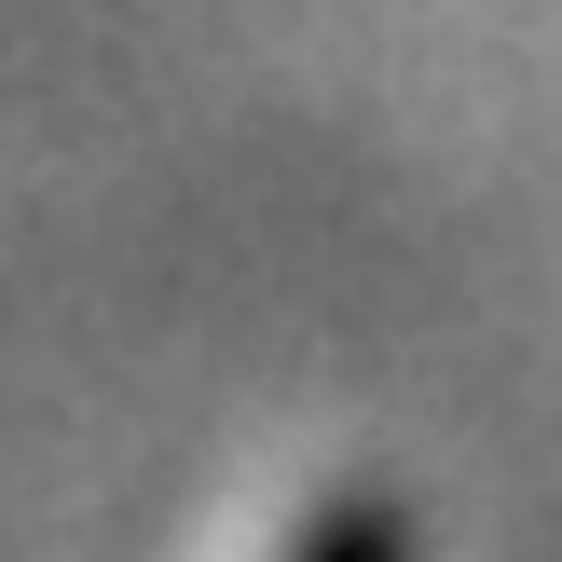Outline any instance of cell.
<instances>
[{"label": "cell", "mask_w": 562, "mask_h": 562, "mask_svg": "<svg viewBox=\"0 0 562 562\" xmlns=\"http://www.w3.org/2000/svg\"><path fill=\"white\" fill-rule=\"evenodd\" d=\"M289 562H412V521L357 494V508H316V521H302V549H289Z\"/></svg>", "instance_id": "cell-1"}]
</instances>
